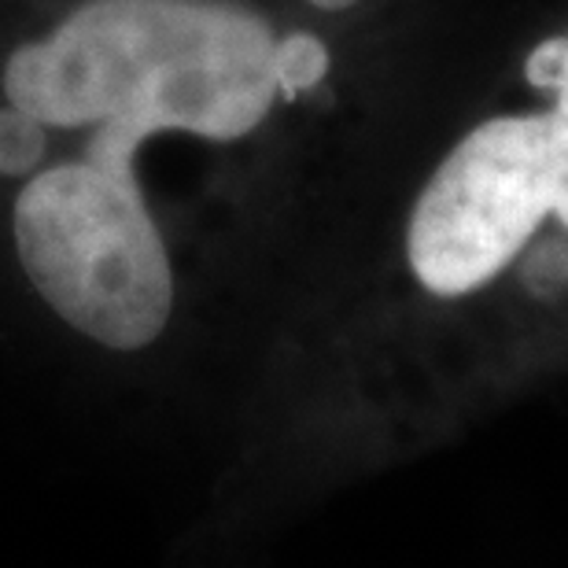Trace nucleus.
I'll return each mask as SVG.
<instances>
[{
    "instance_id": "obj_2",
    "label": "nucleus",
    "mask_w": 568,
    "mask_h": 568,
    "mask_svg": "<svg viewBox=\"0 0 568 568\" xmlns=\"http://www.w3.org/2000/svg\"><path fill=\"white\" fill-rule=\"evenodd\" d=\"M568 347V19L339 274L292 314L274 388L295 436L410 450Z\"/></svg>"
},
{
    "instance_id": "obj_1",
    "label": "nucleus",
    "mask_w": 568,
    "mask_h": 568,
    "mask_svg": "<svg viewBox=\"0 0 568 568\" xmlns=\"http://www.w3.org/2000/svg\"><path fill=\"white\" fill-rule=\"evenodd\" d=\"M366 52L281 0H0V252L97 355H174L358 130Z\"/></svg>"
},
{
    "instance_id": "obj_3",
    "label": "nucleus",
    "mask_w": 568,
    "mask_h": 568,
    "mask_svg": "<svg viewBox=\"0 0 568 568\" xmlns=\"http://www.w3.org/2000/svg\"><path fill=\"white\" fill-rule=\"evenodd\" d=\"M281 4L336 38L373 49L406 0H281Z\"/></svg>"
}]
</instances>
